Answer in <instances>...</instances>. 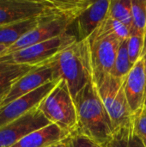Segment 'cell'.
<instances>
[{
  "label": "cell",
  "mask_w": 146,
  "mask_h": 147,
  "mask_svg": "<svg viewBox=\"0 0 146 147\" xmlns=\"http://www.w3.org/2000/svg\"><path fill=\"white\" fill-rule=\"evenodd\" d=\"M133 127L137 135L146 146V106H144L133 115Z\"/></svg>",
  "instance_id": "22"
},
{
  "label": "cell",
  "mask_w": 146,
  "mask_h": 147,
  "mask_svg": "<svg viewBox=\"0 0 146 147\" xmlns=\"http://www.w3.org/2000/svg\"><path fill=\"white\" fill-rule=\"evenodd\" d=\"M133 65H132L127 50V40L120 42L114 66L111 72V75L117 78H125Z\"/></svg>",
  "instance_id": "19"
},
{
  "label": "cell",
  "mask_w": 146,
  "mask_h": 147,
  "mask_svg": "<svg viewBox=\"0 0 146 147\" xmlns=\"http://www.w3.org/2000/svg\"><path fill=\"white\" fill-rule=\"evenodd\" d=\"M35 67L26 65L0 63V99L6 96L14 84Z\"/></svg>",
  "instance_id": "15"
},
{
  "label": "cell",
  "mask_w": 146,
  "mask_h": 147,
  "mask_svg": "<svg viewBox=\"0 0 146 147\" xmlns=\"http://www.w3.org/2000/svg\"><path fill=\"white\" fill-rule=\"evenodd\" d=\"M71 134L55 124H49L22 139L11 147H51L57 145Z\"/></svg>",
  "instance_id": "13"
},
{
  "label": "cell",
  "mask_w": 146,
  "mask_h": 147,
  "mask_svg": "<svg viewBox=\"0 0 146 147\" xmlns=\"http://www.w3.org/2000/svg\"><path fill=\"white\" fill-rule=\"evenodd\" d=\"M108 16L120 22L132 30L133 26L132 0H110Z\"/></svg>",
  "instance_id": "18"
},
{
  "label": "cell",
  "mask_w": 146,
  "mask_h": 147,
  "mask_svg": "<svg viewBox=\"0 0 146 147\" xmlns=\"http://www.w3.org/2000/svg\"><path fill=\"white\" fill-rule=\"evenodd\" d=\"M51 62L56 79H63L68 84L73 98L89 83L93 81L89 42L88 39L77 40L61 51Z\"/></svg>",
  "instance_id": "2"
},
{
  "label": "cell",
  "mask_w": 146,
  "mask_h": 147,
  "mask_svg": "<svg viewBox=\"0 0 146 147\" xmlns=\"http://www.w3.org/2000/svg\"><path fill=\"white\" fill-rule=\"evenodd\" d=\"M70 143L71 147H102L89 138L77 132L71 135Z\"/></svg>",
  "instance_id": "23"
},
{
  "label": "cell",
  "mask_w": 146,
  "mask_h": 147,
  "mask_svg": "<svg viewBox=\"0 0 146 147\" xmlns=\"http://www.w3.org/2000/svg\"><path fill=\"white\" fill-rule=\"evenodd\" d=\"M144 57H145V67H146V40H145V50H144V53H143ZM145 106H146V100H145Z\"/></svg>",
  "instance_id": "26"
},
{
  "label": "cell",
  "mask_w": 146,
  "mask_h": 147,
  "mask_svg": "<svg viewBox=\"0 0 146 147\" xmlns=\"http://www.w3.org/2000/svg\"><path fill=\"white\" fill-rule=\"evenodd\" d=\"M110 0L92 1L77 16L73 25L77 40L88 39L108 15Z\"/></svg>",
  "instance_id": "12"
},
{
  "label": "cell",
  "mask_w": 146,
  "mask_h": 147,
  "mask_svg": "<svg viewBox=\"0 0 146 147\" xmlns=\"http://www.w3.org/2000/svg\"><path fill=\"white\" fill-rule=\"evenodd\" d=\"M52 15H61V14H51L46 15L40 17L28 19L21 22H13L0 27V45H3L8 48L21 40L29 31L35 28L40 25L47 16Z\"/></svg>",
  "instance_id": "14"
},
{
  "label": "cell",
  "mask_w": 146,
  "mask_h": 147,
  "mask_svg": "<svg viewBox=\"0 0 146 147\" xmlns=\"http://www.w3.org/2000/svg\"><path fill=\"white\" fill-rule=\"evenodd\" d=\"M7 48H8L7 47H5V46H3V45H0V56L3 55V54L6 52Z\"/></svg>",
  "instance_id": "25"
},
{
  "label": "cell",
  "mask_w": 146,
  "mask_h": 147,
  "mask_svg": "<svg viewBox=\"0 0 146 147\" xmlns=\"http://www.w3.org/2000/svg\"><path fill=\"white\" fill-rule=\"evenodd\" d=\"M124 80L125 78H117L110 74L97 87L114 130L131 124L133 117L126 95Z\"/></svg>",
  "instance_id": "5"
},
{
  "label": "cell",
  "mask_w": 146,
  "mask_h": 147,
  "mask_svg": "<svg viewBox=\"0 0 146 147\" xmlns=\"http://www.w3.org/2000/svg\"><path fill=\"white\" fill-rule=\"evenodd\" d=\"M102 147H146L131 124L114 130L112 138Z\"/></svg>",
  "instance_id": "17"
},
{
  "label": "cell",
  "mask_w": 146,
  "mask_h": 147,
  "mask_svg": "<svg viewBox=\"0 0 146 147\" xmlns=\"http://www.w3.org/2000/svg\"><path fill=\"white\" fill-rule=\"evenodd\" d=\"M77 40V37L76 34L69 30L64 34L49 40L2 55L0 56V63L38 66L46 63Z\"/></svg>",
  "instance_id": "4"
},
{
  "label": "cell",
  "mask_w": 146,
  "mask_h": 147,
  "mask_svg": "<svg viewBox=\"0 0 146 147\" xmlns=\"http://www.w3.org/2000/svg\"><path fill=\"white\" fill-rule=\"evenodd\" d=\"M131 34V29L120 22L108 16L102 24L95 30V32L88 38L89 40H96L105 36H114L120 40H126Z\"/></svg>",
  "instance_id": "16"
},
{
  "label": "cell",
  "mask_w": 146,
  "mask_h": 147,
  "mask_svg": "<svg viewBox=\"0 0 146 147\" xmlns=\"http://www.w3.org/2000/svg\"><path fill=\"white\" fill-rule=\"evenodd\" d=\"M58 81L49 82L33 92L15 99L0 109V128L38 108L57 84Z\"/></svg>",
  "instance_id": "10"
},
{
  "label": "cell",
  "mask_w": 146,
  "mask_h": 147,
  "mask_svg": "<svg viewBox=\"0 0 146 147\" xmlns=\"http://www.w3.org/2000/svg\"><path fill=\"white\" fill-rule=\"evenodd\" d=\"M77 18V16L71 15L49 16L35 28L29 31L21 40L7 48L3 55L60 36L71 29Z\"/></svg>",
  "instance_id": "6"
},
{
  "label": "cell",
  "mask_w": 146,
  "mask_h": 147,
  "mask_svg": "<svg viewBox=\"0 0 146 147\" xmlns=\"http://www.w3.org/2000/svg\"><path fill=\"white\" fill-rule=\"evenodd\" d=\"M52 81L58 80L56 79L54 67L50 59L46 63L34 68L31 71L14 84L6 96L2 99L0 109Z\"/></svg>",
  "instance_id": "9"
},
{
  "label": "cell",
  "mask_w": 146,
  "mask_h": 147,
  "mask_svg": "<svg viewBox=\"0 0 146 147\" xmlns=\"http://www.w3.org/2000/svg\"><path fill=\"white\" fill-rule=\"evenodd\" d=\"M49 124L51 122L36 108L0 128V147L13 146L28 134Z\"/></svg>",
  "instance_id": "8"
},
{
  "label": "cell",
  "mask_w": 146,
  "mask_h": 147,
  "mask_svg": "<svg viewBox=\"0 0 146 147\" xmlns=\"http://www.w3.org/2000/svg\"><path fill=\"white\" fill-rule=\"evenodd\" d=\"M145 40H146V31H145Z\"/></svg>",
  "instance_id": "28"
},
{
  "label": "cell",
  "mask_w": 146,
  "mask_h": 147,
  "mask_svg": "<svg viewBox=\"0 0 146 147\" xmlns=\"http://www.w3.org/2000/svg\"><path fill=\"white\" fill-rule=\"evenodd\" d=\"M1 102H2V99H0V105H1Z\"/></svg>",
  "instance_id": "27"
},
{
  "label": "cell",
  "mask_w": 146,
  "mask_h": 147,
  "mask_svg": "<svg viewBox=\"0 0 146 147\" xmlns=\"http://www.w3.org/2000/svg\"><path fill=\"white\" fill-rule=\"evenodd\" d=\"M74 102L77 115L76 132L104 146L112 138L114 127L96 84L92 81L83 88L74 97Z\"/></svg>",
  "instance_id": "1"
},
{
  "label": "cell",
  "mask_w": 146,
  "mask_h": 147,
  "mask_svg": "<svg viewBox=\"0 0 146 147\" xmlns=\"http://www.w3.org/2000/svg\"><path fill=\"white\" fill-rule=\"evenodd\" d=\"M145 46V36L133 29L131 30V34L127 39V50L133 65L143 56Z\"/></svg>",
  "instance_id": "20"
},
{
  "label": "cell",
  "mask_w": 146,
  "mask_h": 147,
  "mask_svg": "<svg viewBox=\"0 0 146 147\" xmlns=\"http://www.w3.org/2000/svg\"><path fill=\"white\" fill-rule=\"evenodd\" d=\"M89 42L93 82L98 87L105 78L111 74L121 40L114 36H105L96 40H89Z\"/></svg>",
  "instance_id": "7"
},
{
  "label": "cell",
  "mask_w": 146,
  "mask_h": 147,
  "mask_svg": "<svg viewBox=\"0 0 146 147\" xmlns=\"http://www.w3.org/2000/svg\"><path fill=\"white\" fill-rule=\"evenodd\" d=\"M124 85L129 107L134 115L145 106L146 67L144 55L133 65L125 77Z\"/></svg>",
  "instance_id": "11"
},
{
  "label": "cell",
  "mask_w": 146,
  "mask_h": 147,
  "mask_svg": "<svg viewBox=\"0 0 146 147\" xmlns=\"http://www.w3.org/2000/svg\"><path fill=\"white\" fill-rule=\"evenodd\" d=\"M132 11L133 29L145 36L146 0H132Z\"/></svg>",
  "instance_id": "21"
},
{
  "label": "cell",
  "mask_w": 146,
  "mask_h": 147,
  "mask_svg": "<svg viewBox=\"0 0 146 147\" xmlns=\"http://www.w3.org/2000/svg\"><path fill=\"white\" fill-rule=\"evenodd\" d=\"M71 137V136H70ZM70 137L68 139H66L65 140L57 144V145H54L51 147H71V143H70Z\"/></svg>",
  "instance_id": "24"
},
{
  "label": "cell",
  "mask_w": 146,
  "mask_h": 147,
  "mask_svg": "<svg viewBox=\"0 0 146 147\" xmlns=\"http://www.w3.org/2000/svg\"><path fill=\"white\" fill-rule=\"evenodd\" d=\"M38 108L51 123L59 126L70 134L77 131V115L74 98L65 80L58 81Z\"/></svg>",
  "instance_id": "3"
}]
</instances>
